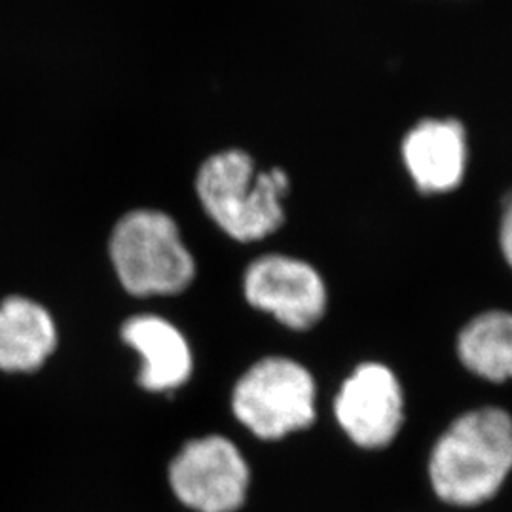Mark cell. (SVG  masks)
<instances>
[{"instance_id":"6da1fadb","label":"cell","mask_w":512,"mask_h":512,"mask_svg":"<svg viewBox=\"0 0 512 512\" xmlns=\"http://www.w3.org/2000/svg\"><path fill=\"white\" fill-rule=\"evenodd\" d=\"M425 476L433 497L454 511L492 503L512 476V416L497 406L461 414L431 446Z\"/></svg>"},{"instance_id":"7a4b0ae2","label":"cell","mask_w":512,"mask_h":512,"mask_svg":"<svg viewBox=\"0 0 512 512\" xmlns=\"http://www.w3.org/2000/svg\"><path fill=\"white\" fill-rule=\"evenodd\" d=\"M289 190V175L281 167L256 171L255 160L239 148L207 158L196 177L205 213L241 243L266 239L283 226Z\"/></svg>"},{"instance_id":"3957f363","label":"cell","mask_w":512,"mask_h":512,"mask_svg":"<svg viewBox=\"0 0 512 512\" xmlns=\"http://www.w3.org/2000/svg\"><path fill=\"white\" fill-rule=\"evenodd\" d=\"M109 251L120 283L139 298L183 293L196 277V262L177 222L162 211L124 215L112 230Z\"/></svg>"},{"instance_id":"277c9868","label":"cell","mask_w":512,"mask_h":512,"mask_svg":"<svg viewBox=\"0 0 512 512\" xmlns=\"http://www.w3.org/2000/svg\"><path fill=\"white\" fill-rule=\"evenodd\" d=\"M317 385L306 366L289 357H266L234 387L232 410L256 439H285L317 420Z\"/></svg>"},{"instance_id":"5b68a950","label":"cell","mask_w":512,"mask_h":512,"mask_svg":"<svg viewBox=\"0 0 512 512\" xmlns=\"http://www.w3.org/2000/svg\"><path fill=\"white\" fill-rule=\"evenodd\" d=\"M251 467L238 446L209 435L186 442L169 465V482L179 501L196 512H239L251 490Z\"/></svg>"},{"instance_id":"8992f818","label":"cell","mask_w":512,"mask_h":512,"mask_svg":"<svg viewBox=\"0 0 512 512\" xmlns=\"http://www.w3.org/2000/svg\"><path fill=\"white\" fill-rule=\"evenodd\" d=\"M334 416L353 446L365 452L389 448L404 425L399 378L382 363L357 366L334 399Z\"/></svg>"},{"instance_id":"52a82bcc","label":"cell","mask_w":512,"mask_h":512,"mask_svg":"<svg viewBox=\"0 0 512 512\" xmlns=\"http://www.w3.org/2000/svg\"><path fill=\"white\" fill-rule=\"evenodd\" d=\"M243 293L253 308L274 315L293 330L315 327L329 306L321 274L293 256L264 255L253 260L245 270Z\"/></svg>"},{"instance_id":"ba28073f","label":"cell","mask_w":512,"mask_h":512,"mask_svg":"<svg viewBox=\"0 0 512 512\" xmlns=\"http://www.w3.org/2000/svg\"><path fill=\"white\" fill-rule=\"evenodd\" d=\"M401 152L420 192H454L467 171V129L458 118H423L406 131Z\"/></svg>"},{"instance_id":"9c48e42d","label":"cell","mask_w":512,"mask_h":512,"mask_svg":"<svg viewBox=\"0 0 512 512\" xmlns=\"http://www.w3.org/2000/svg\"><path fill=\"white\" fill-rule=\"evenodd\" d=\"M122 340L141 355L137 382L147 391H175L192 376V351L173 323L158 315H137L122 325Z\"/></svg>"},{"instance_id":"30bf717a","label":"cell","mask_w":512,"mask_h":512,"mask_svg":"<svg viewBox=\"0 0 512 512\" xmlns=\"http://www.w3.org/2000/svg\"><path fill=\"white\" fill-rule=\"evenodd\" d=\"M57 348L54 317L27 296L0 302V370L35 372Z\"/></svg>"},{"instance_id":"8fae6325","label":"cell","mask_w":512,"mask_h":512,"mask_svg":"<svg viewBox=\"0 0 512 512\" xmlns=\"http://www.w3.org/2000/svg\"><path fill=\"white\" fill-rule=\"evenodd\" d=\"M461 365L482 380H512V313L492 310L476 315L458 336Z\"/></svg>"},{"instance_id":"7c38bea8","label":"cell","mask_w":512,"mask_h":512,"mask_svg":"<svg viewBox=\"0 0 512 512\" xmlns=\"http://www.w3.org/2000/svg\"><path fill=\"white\" fill-rule=\"evenodd\" d=\"M499 245H501V253L512 268V198L505 205V213L499 226Z\"/></svg>"}]
</instances>
